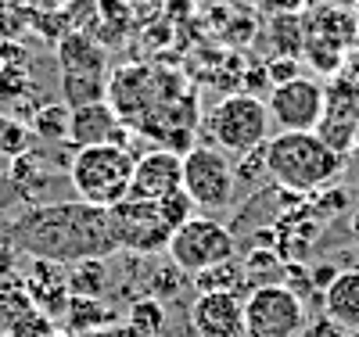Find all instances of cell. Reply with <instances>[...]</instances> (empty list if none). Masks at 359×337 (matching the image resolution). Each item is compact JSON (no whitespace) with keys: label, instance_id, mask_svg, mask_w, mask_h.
I'll return each mask as SVG.
<instances>
[{"label":"cell","instance_id":"17","mask_svg":"<svg viewBox=\"0 0 359 337\" xmlns=\"http://www.w3.org/2000/svg\"><path fill=\"white\" fill-rule=\"evenodd\" d=\"M69 118H72V108L65 101H47L33 111L29 118V130H33L36 140H47V144H69Z\"/></svg>","mask_w":359,"mask_h":337},{"label":"cell","instance_id":"29","mask_svg":"<svg viewBox=\"0 0 359 337\" xmlns=\"http://www.w3.org/2000/svg\"><path fill=\"white\" fill-rule=\"evenodd\" d=\"M352 233L359 237V205H355V212H352Z\"/></svg>","mask_w":359,"mask_h":337},{"label":"cell","instance_id":"16","mask_svg":"<svg viewBox=\"0 0 359 337\" xmlns=\"http://www.w3.org/2000/svg\"><path fill=\"white\" fill-rule=\"evenodd\" d=\"M65 284L72 298H104L108 291V262L104 259H79L69 266Z\"/></svg>","mask_w":359,"mask_h":337},{"label":"cell","instance_id":"10","mask_svg":"<svg viewBox=\"0 0 359 337\" xmlns=\"http://www.w3.org/2000/svg\"><path fill=\"white\" fill-rule=\"evenodd\" d=\"M233 162L226 158V151L212 144H194L184 151V194L194 201V208L219 212L233 205Z\"/></svg>","mask_w":359,"mask_h":337},{"label":"cell","instance_id":"8","mask_svg":"<svg viewBox=\"0 0 359 337\" xmlns=\"http://www.w3.org/2000/svg\"><path fill=\"white\" fill-rule=\"evenodd\" d=\"M108 223L115 237V252L123 255H158L162 248H169V237L176 230L162 201H133V198L111 205Z\"/></svg>","mask_w":359,"mask_h":337},{"label":"cell","instance_id":"14","mask_svg":"<svg viewBox=\"0 0 359 337\" xmlns=\"http://www.w3.org/2000/svg\"><path fill=\"white\" fill-rule=\"evenodd\" d=\"M126 137H130V126L115 115V108H111L108 101L72 108V118H69V144H72L76 151H79V147H94V144H118V147H126Z\"/></svg>","mask_w":359,"mask_h":337},{"label":"cell","instance_id":"19","mask_svg":"<svg viewBox=\"0 0 359 337\" xmlns=\"http://www.w3.org/2000/svg\"><path fill=\"white\" fill-rule=\"evenodd\" d=\"M165 326V305L158 298H137L126 309V337H162Z\"/></svg>","mask_w":359,"mask_h":337},{"label":"cell","instance_id":"31","mask_svg":"<svg viewBox=\"0 0 359 337\" xmlns=\"http://www.w3.org/2000/svg\"><path fill=\"white\" fill-rule=\"evenodd\" d=\"M355 25H359V11H355Z\"/></svg>","mask_w":359,"mask_h":337},{"label":"cell","instance_id":"28","mask_svg":"<svg viewBox=\"0 0 359 337\" xmlns=\"http://www.w3.org/2000/svg\"><path fill=\"white\" fill-rule=\"evenodd\" d=\"M334 273H338L334 266H316V269H313V277H309V280H313V284H316V287L323 291L327 284H331V280H334Z\"/></svg>","mask_w":359,"mask_h":337},{"label":"cell","instance_id":"25","mask_svg":"<svg viewBox=\"0 0 359 337\" xmlns=\"http://www.w3.org/2000/svg\"><path fill=\"white\" fill-rule=\"evenodd\" d=\"M298 337H345V330L320 312V316H309V319H306V330L298 333Z\"/></svg>","mask_w":359,"mask_h":337},{"label":"cell","instance_id":"23","mask_svg":"<svg viewBox=\"0 0 359 337\" xmlns=\"http://www.w3.org/2000/svg\"><path fill=\"white\" fill-rule=\"evenodd\" d=\"M259 176H269L266 172V147H255V151H248V155H237V162H233V179L237 183H259Z\"/></svg>","mask_w":359,"mask_h":337},{"label":"cell","instance_id":"20","mask_svg":"<svg viewBox=\"0 0 359 337\" xmlns=\"http://www.w3.org/2000/svg\"><path fill=\"white\" fill-rule=\"evenodd\" d=\"M97 22H101L97 40L118 43L137 25V11L126 4V0H97Z\"/></svg>","mask_w":359,"mask_h":337},{"label":"cell","instance_id":"2","mask_svg":"<svg viewBox=\"0 0 359 337\" xmlns=\"http://www.w3.org/2000/svg\"><path fill=\"white\" fill-rule=\"evenodd\" d=\"M18 252L40 262L72 266L79 259H108L115 252V237L108 223V208L86 201H47L29 205L8 230Z\"/></svg>","mask_w":359,"mask_h":337},{"label":"cell","instance_id":"18","mask_svg":"<svg viewBox=\"0 0 359 337\" xmlns=\"http://www.w3.org/2000/svg\"><path fill=\"white\" fill-rule=\"evenodd\" d=\"M245 280H248V273H245V262H219L212 269H201L194 273V287L198 294H208V291H226V294H241L245 298Z\"/></svg>","mask_w":359,"mask_h":337},{"label":"cell","instance_id":"30","mask_svg":"<svg viewBox=\"0 0 359 337\" xmlns=\"http://www.w3.org/2000/svg\"><path fill=\"white\" fill-rule=\"evenodd\" d=\"M345 337H359V330H348V333H345Z\"/></svg>","mask_w":359,"mask_h":337},{"label":"cell","instance_id":"21","mask_svg":"<svg viewBox=\"0 0 359 337\" xmlns=\"http://www.w3.org/2000/svg\"><path fill=\"white\" fill-rule=\"evenodd\" d=\"M65 312H69V326L76 333H94V330L115 323V312L108 309L101 298H69Z\"/></svg>","mask_w":359,"mask_h":337},{"label":"cell","instance_id":"27","mask_svg":"<svg viewBox=\"0 0 359 337\" xmlns=\"http://www.w3.org/2000/svg\"><path fill=\"white\" fill-rule=\"evenodd\" d=\"M262 4H266L269 11H277V15H302L306 0H262Z\"/></svg>","mask_w":359,"mask_h":337},{"label":"cell","instance_id":"32","mask_svg":"<svg viewBox=\"0 0 359 337\" xmlns=\"http://www.w3.org/2000/svg\"><path fill=\"white\" fill-rule=\"evenodd\" d=\"M355 205H359V198H355Z\"/></svg>","mask_w":359,"mask_h":337},{"label":"cell","instance_id":"9","mask_svg":"<svg viewBox=\"0 0 359 337\" xmlns=\"http://www.w3.org/2000/svg\"><path fill=\"white\" fill-rule=\"evenodd\" d=\"M306 319L302 294L284 284H259L245 294V337H298Z\"/></svg>","mask_w":359,"mask_h":337},{"label":"cell","instance_id":"26","mask_svg":"<svg viewBox=\"0 0 359 337\" xmlns=\"http://www.w3.org/2000/svg\"><path fill=\"white\" fill-rule=\"evenodd\" d=\"M18 201H25V198H22V187H18L11 176L0 172V212H8V208L18 205Z\"/></svg>","mask_w":359,"mask_h":337},{"label":"cell","instance_id":"22","mask_svg":"<svg viewBox=\"0 0 359 337\" xmlns=\"http://www.w3.org/2000/svg\"><path fill=\"white\" fill-rule=\"evenodd\" d=\"M33 8L25 0H0V40H15L22 29H29Z\"/></svg>","mask_w":359,"mask_h":337},{"label":"cell","instance_id":"13","mask_svg":"<svg viewBox=\"0 0 359 337\" xmlns=\"http://www.w3.org/2000/svg\"><path fill=\"white\" fill-rule=\"evenodd\" d=\"M191 330L198 337H245V298L226 291L198 294L191 305Z\"/></svg>","mask_w":359,"mask_h":337},{"label":"cell","instance_id":"3","mask_svg":"<svg viewBox=\"0 0 359 337\" xmlns=\"http://www.w3.org/2000/svg\"><path fill=\"white\" fill-rule=\"evenodd\" d=\"M345 155L313 133H277L266 140V172L287 194H316L341 176Z\"/></svg>","mask_w":359,"mask_h":337},{"label":"cell","instance_id":"12","mask_svg":"<svg viewBox=\"0 0 359 337\" xmlns=\"http://www.w3.org/2000/svg\"><path fill=\"white\" fill-rule=\"evenodd\" d=\"M176 191H184V155H176L169 147L144 151L133 165L130 198L133 201H162Z\"/></svg>","mask_w":359,"mask_h":337},{"label":"cell","instance_id":"15","mask_svg":"<svg viewBox=\"0 0 359 337\" xmlns=\"http://www.w3.org/2000/svg\"><path fill=\"white\" fill-rule=\"evenodd\" d=\"M320 309L345 333L359 330V269H338L334 273V280L320 294Z\"/></svg>","mask_w":359,"mask_h":337},{"label":"cell","instance_id":"24","mask_svg":"<svg viewBox=\"0 0 359 337\" xmlns=\"http://www.w3.org/2000/svg\"><path fill=\"white\" fill-rule=\"evenodd\" d=\"M262 65H266L269 90H273V86H280V83H291V79H298V76H302V69H298V57H294V54H277V57L262 61Z\"/></svg>","mask_w":359,"mask_h":337},{"label":"cell","instance_id":"7","mask_svg":"<svg viewBox=\"0 0 359 337\" xmlns=\"http://www.w3.org/2000/svg\"><path fill=\"white\" fill-rule=\"evenodd\" d=\"M165 252L187 277H194L201 269H212L219 262L237 259V237L226 223L212 216H191L184 226L172 230Z\"/></svg>","mask_w":359,"mask_h":337},{"label":"cell","instance_id":"1","mask_svg":"<svg viewBox=\"0 0 359 337\" xmlns=\"http://www.w3.org/2000/svg\"><path fill=\"white\" fill-rule=\"evenodd\" d=\"M108 104L130 130L162 140V147L184 155L194 147V90L169 69L123 65L108 79Z\"/></svg>","mask_w":359,"mask_h":337},{"label":"cell","instance_id":"5","mask_svg":"<svg viewBox=\"0 0 359 337\" xmlns=\"http://www.w3.org/2000/svg\"><path fill=\"white\" fill-rule=\"evenodd\" d=\"M54 57H57V76H62V101L69 108L108 101L111 76H108V54L101 40L72 29L54 43Z\"/></svg>","mask_w":359,"mask_h":337},{"label":"cell","instance_id":"11","mask_svg":"<svg viewBox=\"0 0 359 337\" xmlns=\"http://www.w3.org/2000/svg\"><path fill=\"white\" fill-rule=\"evenodd\" d=\"M266 108L280 133H313L327 111V90L316 76H298L269 90Z\"/></svg>","mask_w":359,"mask_h":337},{"label":"cell","instance_id":"6","mask_svg":"<svg viewBox=\"0 0 359 337\" xmlns=\"http://www.w3.org/2000/svg\"><path fill=\"white\" fill-rule=\"evenodd\" d=\"M273 122H269V108L259 94H226L205 118V133L212 147L226 151V155H248L255 147H266L273 137Z\"/></svg>","mask_w":359,"mask_h":337},{"label":"cell","instance_id":"4","mask_svg":"<svg viewBox=\"0 0 359 337\" xmlns=\"http://www.w3.org/2000/svg\"><path fill=\"white\" fill-rule=\"evenodd\" d=\"M133 165H137V155L130 147H118V144L79 147L69 165V187L86 205L111 208L130 198Z\"/></svg>","mask_w":359,"mask_h":337}]
</instances>
